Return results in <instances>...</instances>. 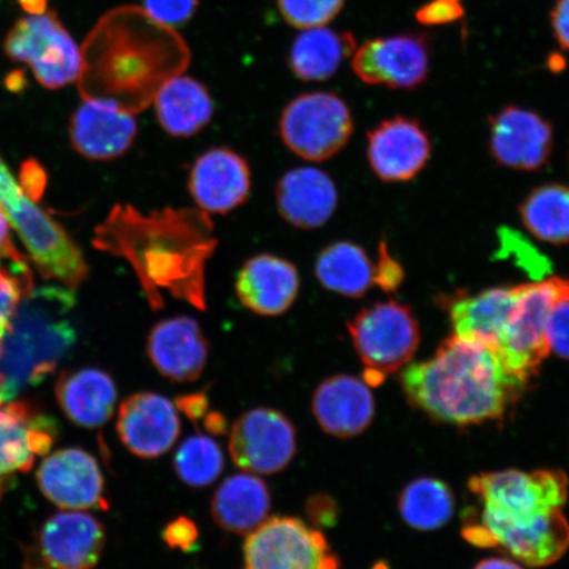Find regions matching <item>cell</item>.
<instances>
[{"mask_svg":"<svg viewBox=\"0 0 569 569\" xmlns=\"http://www.w3.org/2000/svg\"><path fill=\"white\" fill-rule=\"evenodd\" d=\"M49 569H52L51 567H49Z\"/></svg>","mask_w":569,"mask_h":569,"instance_id":"cell-54","label":"cell"},{"mask_svg":"<svg viewBox=\"0 0 569 569\" xmlns=\"http://www.w3.org/2000/svg\"><path fill=\"white\" fill-rule=\"evenodd\" d=\"M251 168L230 148H211L191 166L188 188L197 208L224 216L247 202L251 193Z\"/></svg>","mask_w":569,"mask_h":569,"instance_id":"cell-18","label":"cell"},{"mask_svg":"<svg viewBox=\"0 0 569 569\" xmlns=\"http://www.w3.org/2000/svg\"><path fill=\"white\" fill-rule=\"evenodd\" d=\"M379 253V266L375 268V283L379 284L387 293H393L403 281L402 267L400 262L391 258L386 241H381Z\"/></svg>","mask_w":569,"mask_h":569,"instance_id":"cell-43","label":"cell"},{"mask_svg":"<svg viewBox=\"0 0 569 569\" xmlns=\"http://www.w3.org/2000/svg\"><path fill=\"white\" fill-rule=\"evenodd\" d=\"M550 63H551V66H550L551 68L557 67V70H560L561 68L565 67L566 61L563 59H561L560 56H552L550 59Z\"/></svg>","mask_w":569,"mask_h":569,"instance_id":"cell-51","label":"cell"},{"mask_svg":"<svg viewBox=\"0 0 569 569\" xmlns=\"http://www.w3.org/2000/svg\"><path fill=\"white\" fill-rule=\"evenodd\" d=\"M356 40L351 32H338L326 27L310 28L298 34L289 53V67L302 81L329 80L352 59Z\"/></svg>","mask_w":569,"mask_h":569,"instance_id":"cell-31","label":"cell"},{"mask_svg":"<svg viewBox=\"0 0 569 569\" xmlns=\"http://www.w3.org/2000/svg\"><path fill=\"white\" fill-rule=\"evenodd\" d=\"M54 423L24 402L0 405V476L28 472L51 450Z\"/></svg>","mask_w":569,"mask_h":569,"instance_id":"cell-26","label":"cell"},{"mask_svg":"<svg viewBox=\"0 0 569 569\" xmlns=\"http://www.w3.org/2000/svg\"><path fill=\"white\" fill-rule=\"evenodd\" d=\"M489 149L501 167L537 172L551 160L552 124L536 111L503 107L490 118Z\"/></svg>","mask_w":569,"mask_h":569,"instance_id":"cell-15","label":"cell"},{"mask_svg":"<svg viewBox=\"0 0 569 569\" xmlns=\"http://www.w3.org/2000/svg\"><path fill=\"white\" fill-rule=\"evenodd\" d=\"M144 11L159 23L176 28L193 18L198 0H142Z\"/></svg>","mask_w":569,"mask_h":569,"instance_id":"cell-38","label":"cell"},{"mask_svg":"<svg viewBox=\"0 0 569 569\" xmlns=\"http://www.w3.org/2000/svg\"><path fill=\"white\" fill-rule=\"evenodd\" d=\"M468 488L478 498L479 513L495 519L521 521L563 509L569 480L558 469L523 472L518 469L488 472L469 479Z\"/></svg>","mask_w":569,"mask_h":569,"instance_id":"cell-9","label":"cell"},{"mask_svg":"<svg viewBox=\"0 0 569 569\" xmlns=\"http://www.w3.org/2000/svg\"><path fill=\"white\" fill-rule=\"evenodd\" d=\"M356 352L366 367L365 381L379 387L403 368L418 350L421 332L411 309L396 301L362 309L347 323Z\"/></svg>","mask_w":569,"mask_h":569,"instance_id":"cell-6","label":"cell"},{"mask_svg":"<svg viewBox=\"0 0 569 569\" xmlns=\"http://www.w3.org/2000/svg\"><path fill=\"white\" fill-rule=\"evenodd\" d=\"M31 277L12 272L9 268L0 267V345L9 332L11 320L18 306L27 293L32 290Z\"/></svg>","mask_w":569,"mask_h":569,"instance_id":"cell-37","label":"cell"},{"mask_svg":"<svg viewBox=\"0 0 569 569\" xmlns=\"http://www.w3.org/2000/svg\"><path fill=\"white\" fill-rule=\"evenodd\" d=\"M455 2H460V0H455Z\"/></svg>","mask_w":569,"mask_h":569,"instance_id":"cell-53","label":"cell"},{"mask_svg":"<svg viewBox=\"0 0 569 569\" xmlns=\"http://www.w3.org/2000/svg\"><path fill=\"white\" fill-rule=\"evenodd\" d=\"M24 76L23 73H20V71H17V73H12L9 77V80H7V84H9V88L13 90L16 87H20L21 80H23Z\"/></svg>","mask_w":569,"mask_h":569,"instance_id":"cell-50","label":"cell"},{"mask_svg":"<svg viewBox=\"0 0 569 569\" xmlns=\"http://www.w3.org/2000/svg\"><path fill=\"white\" fill-rule=\"evenodd\" d=\"M0 209L18 232L21 243L47 280L76 289L88 279L89 269L80 247L63 227L28 194L0 158Z\"/></svg>","mask_w":569,"mask_h":569,"instance_id":"cell-5","label":"cell"},{"mask_svg":"<svg viewBox=\"0 0 569 569\" xmlns=\"http://www.w3.org/2000/svg\"><path fill=\"white\" fill-rule=\"evenodd\" d=\"M429 39L403 33L365 42L352 56V69L368 84L389 89H416L430 69Z\"/></svg>","mask_w":569,"mask_h":569,"instance_id":"cell-14","label":"cell"},{"mask_svg":"<svg viewBox=\"0 0 569 569\" xmlns=\"http://www.w3.org/2000/svg\"><path fill=\"white\" fill-rule=\"evenodd\" d=\"M203 429L211 433V436H224L227 430H229V421H227L222 411L210 410L203 417Z\"/></svg>","mask_w":569,"mask_h":569,"instance_id":"cell-47","label":"cell"},{"mask_svg":"<svg viewBox=\"0 0 569 569\" xmlns=\"http://www.w3.org/2000/svg\"><path fill=\"white\" fill-rule=\"evenodd\" d=\"M104 545V526L82 510L54 515L40 533L42 559L52 569H94Z\"/></svg>","mask_w":569,"mask_h":569,"instance_id":"cell-21","label":"cell"},{"mask_svg":"<svg viewBox=\"0 0 569 569\" xmlns=\"http://www.w3.org/2000/svg\"><path fill=\"white\" fill-rule=\"evenodd\" d=\"M518 288H492L461 297L450 306L455 336L497 352L517 303Z\"/></svg>","mask_w":569,"mask_h":569,"instance_id":"cell-27","label":"cell"},{"mask_svg":"<svg viewBox=\"0 0 569 569\" xmlns=\"http://www.w3.org/2000/svg\"><path fill=\"white\" fill-rule=\"evenodd\" d=\"M346 0H277L288 24L300 30L326 27L343 10Z\"/></svg>","mask_w":569,"mask_h":569,"instance_id":"cell-36","label":"cell"},{"mask_svg":"<svg viewBox=\"0 0 569 569\" xmlns=\"http://www.w3.org/2000/svg\"><path fill=\"white\" fill-rule=\"evenodd\" d=\"M56 397L71 422L97 429L116 411L118 389L112 377L98 368H81L60 376Z\"/></svg>","mask_w":569,"mask_h":569,"instance_id":"cell-28","label":"cell"},{"mask_svg":"<svg viewBox=\"0 0 569 569\" xmlns=\"http://www.w3.org/2000/svg\"><path fill=\"white\" fill-rule=\"evenodd\" d=\"M546 339L550 351L569 360V300L555 306L546 326Z\"/></svg>","mask_w":569,"mask_h":569,"instance_id":"cell-39","label":"cell"},{"mask_svg":"<svg viewBox=\"0 0 569 569\" xmlns=\"http://www.w3.org/2000/svg\"><path fill=\"white\" fill-rule=\"evenodd\" d=\"M18 2L30 16H41L47 12L48 0H18Z\"/></svg>","mask_w":569,"mask_h":569,"instance_id":"cell-49","label":"cell"},{"mask_svg":"<svg viewBox=\"0 0 569 569\" xmlns=\"http://www.w3.org/2000/svg\"><path fill=\"white\" fill-rule=\"evenodd\" d=\"M316 276L323 288L348 298L365 297L375 284L371 259L351 241L327 246L318 256Z\"/></svg>","mask_w":569,"mask_h":569,"instance_id":"cell-32","label":"cell"},{"mask_svg":"<svg viewBox=\"0 0 569 569\" xmlns=\"http://www.w3.org/2000/svg\"><path fill=\"white\" fill-rule=\"evenodd\" d=\"M300 272L280 256L260 253L240 268L234 290L241 305L261 317L284 315L300 295Z\"/></svg>","mask_w":569,"mask_h":569,"instance_id":"cell-22","label":"cell"},{"mask_svg":"<svg viewBox=\"0 0 569 569\" xmlns=\"http://www.w3.org/2000/svg\"><path fill=\"white\" fill-rule=\"evenodd\" d=\"M243 569H339L340 559L319 529L277 516L248 533Z\"/></svg>","mask_w":569,"mask_h":569,"instance_id":"cell-12","label":"cell"},{"mask_svg":"<svg viewBox=\"0 0 569 569\" xmlns=\"http://www.w3.org/2000/svg\"><path fill=\"white\" fill-rule=\"evenodd\" d=\"M550 19L555 40L569 51V0H555Z\"/></svg>","mask_w":569,"mask_h":569,"instance_id":"cell-46","label":"cell"},{"mask_svg":"<svg viewBox=\"0 0 569 569\" xmlns=\"http://www.w3.org/2000/svg\"><path fill=\"white\" fill-rule=\"evenodd\" d=\"M398 510L410 528L432 531L443 528L450 521L455 497L445 481L419 478L402 489L398 497Z\"/></svg>","mask_w":569,"mask_h":569,"instance_id":"cell-34","label":"cell"},{"mask_svg":"<svg viewBox=\"0 0 569 569\" xmlns=\"http://www.w3.org/2000/svg\"><path fill=\"white\" fill-rule=\"evenodd\" d=\"M0 260L11 261L12 266L21 270V272L30 273L28 259L13 244L11 223L2 209H0Z\"/></svg>","mask_w":569,"mask_h":569,"instance_id":"cell-44","label":"cell"},{"mask_svg":"<svg viewBox=\"0 0 569 569\" xmlns=\"http://www.w3.org/2000/svg\"><path fill=\"white\" fill-rule=\"evenodd\" d=\"M4 52L30 66L36 80L48 89L68 87L81 74L80 48L53 10L19 19L7 34Z\"/></svg>","mask_w":569,"mask_h":569,"instance_id":"cell-11","label":"cell"},{"mask_svg":"<svg viewBox=\"0 0 569 569\" xmlns=\"http://www.w3.org/2000/svg\"><path fill=\"white\" fill-rule=\"evenodd\" d=\"M78 78L83 101L132 113L146 110L163 84L189 67L190 52L174 28L139 7H119L98 21L84 41Z\"/></svg>","mask_w":569,"mask_h":569,"instance_id":"cell-2","label":"cell"},{"mask_svg":"<svg viewBox=\"0 0 569 569\" xmlns=\"http://www.w3.org/2000/svg\"><path fill=\"white\" fill-rule=\"evenodd\" d=\"M0 2H2V0H0Z\"/></svg>","mask_w":569,"mask_h":569,"instance_id":"cell-55","label":"cell"},{"mask_svg":"<svg viewBox=\"0 0 569 569\" xmlns=\"http://www.w3.org/2000/svg\"><path fill=\"white\" fill-rule=\"evenodd\" d=\"M517 288L513 316L497 353L508 371L528 386L550 353L546 339L547 320L555 306L569 300V280L551 277L543 281L517 284Z\"/></svg>","mask_w":569,"mask_h":569,"instance_id":"cell-8","label":"cell"},{"mask_svg":"<svg viewBox=\"0 0 569 569\" xmlns=\"http://www.w3.org/2000/svg\"><path fill=\"white\" fill-rule=\"evenodd\" d=\"M117 431L128 451L141 459H158L176 445L181 419L174 403L154 391H139L120 405Z\"/></svg>","mask_w":569,"mask_h":569,"instance_id":"cell-17","label":"cell"},{"mask_svg":"<svg viewBox=\"0 0 569 569\" xmlns=\"http://www.w3.org/2000/svg\"><path fill=\"white\" fill-rule=\"evenodd\" d=\"M174 407L191 422H199L210 411V398L208 391L199 390L194 393L176 397Z\"/></svg>","mask_w":569,"mask_h":569,"instance_id":"cell-45","label":"cell"},{"mask_svg":"<svg viewBox=\"0 0 569 569\" xmlns=\"http://www.w3.org/2000/svg\"><path fill=\"white\" fill-rule=\"evenodd\" d=\"M305 515L312 528H333L339 519V505L330 495H312L306 500Z\"/></svg>","mask_w":569,"mask_h":569,"instance_id":"cell-42","label":"cell"},{"mask_svg":"<svg viewBox=\"0 0 569 569\" xmlns=\"http://www.w3.org/2000/svg\"><path fill=\"white\" fill-rule=\"evenodd\" d=\"M401 386L412 407L460 427L502 419L526 388L492 348L455 333L431 359L407 366Z\"/></svg>","mask_w":569,"mask_h":569,"instance_id":"cell-3","label":"cell"},{"mask_svg":"<svg viewBox=\"0 0 569 569\" xmlns=\"http://www.w3.org/2000/svg\"><path fill=\"white\" fill-rule=\"evenodd\" d=\"M74 306V289L61 283L32 289L21 298L0 345L3 401L53 372L73 348L77 333L68 317Z\"/></svg>","mask_w":569,"mask_h":569,"instance_id":"cell-4","label":"cell"},{"mask_svg":"<svg viewBox=\"0 0 569 569\" xmlns=\"http://www.w3.org/2000/svg\"><path fill=\"white\" fill-rule=\"evenodd\" d=\"M162 540L169 549L190 552L199 540L198 526L187 516L177 517L162 530Z\"/></svg>","mask_w":569,"mask_h":569,"instance_id":"cell-41","label":"cell"},{"mask_svg":"<svg viewBox=\"0 0 569 569\" xmlns=\"http://www.w3.org/2000/svg\"><path fill=\"white\" fill-rule=\"evenodd\" d=\"M229 451L234 465L244 472L280 473L296 457V427L280 410H248L231 427Z\"/></svg>","mask_w":569,"mask_h":569,"instance_id":"cell-13","label":"cell"},{"mask_svg":"<svg viewBox=\"0 0 569 569\" xmlns=\"http://www.w3.org/2000/svg\"><path fill=\"white\" fill-rule=\"evenodd\" d=\"M147 355L169 381L194 382L208 366L209 340L194 318L162 319L148 333Z\"/></svg>","mask_w":569,"mask_h":569,"instance_id":"cell-19","label":"cell"},{"mask_svg":"<svg viewBox=\"0 0 569 569\" xmlns=\"http://www.w3.org/2000/svg\"><path fill=\"white\" fill-rule=\"evenodd\" d=\"M462 17L465 7L455 0H430L416 12L419 23L426 27L452 24Z\"/></svg>","mask_w":569,"mask_h":569,"instance_id":"cell-40","label":"cell"},{"mask_svg":"<svg viewBox=\"0 0 569 569\" xmlns=\"http://www.w3.org/2000/svg\"><path fill=\"white\" fill-rule=\"evenodd\" d=\"M473 569H523L518 561L505 558H489L480 561Z\"/></svg>","mask_w":569,"mask_h":569,"instance_id":"cell-48","label":"cell"},{"mask_svg":"<svg viewBox=\"0 0 569 569\" xmlns=\"http://www.w3.org/2000/svg\"><path fill=\"white\" fill-rule=\"evenodd\" d=\"M519 216L532 237L545 243H569V187L546 183L533 189L519 204Z\"/></svg>","mask_w":569,"mask_h":569,"instance_id":"cell-33","label":"cell"},{"mask_svg":"<svg viewBox=\"0 0 569 569\" xmlns=\"http://www.w3.org/2000/svg\"><path fill=\"white\" fill-rule=\"evenodd\" d=\"M153 103L162 130L173 138L194 137L209 126L216 110L204 84L182 74L163 84Z\"/></svg>","mask_w":569,"mask_h":569,"instance_id":"cell-30","label":"cell"},{"mask_svg":"<svg viewBox=\"0 0 569 569\" xmlns=\"http://www.w3.org/2000/svg\"><path fill=\"white\" fill-rule=\"evenodd\" d=\"M311 409L320 429L329 436L348 439L371 426L376 405L366 381L351 375H336L319 383Z\"/></svg>","mask_w":569,"mask_h":569,"instance_id":"cell-23","label":"cell"},{"mask_svg":"<svg viewBox=\"0 0 569 569\" xmlns=\"http://www.w3.org/2000/svg\"><path fill=\"white\" fill-rule=\"evenodd\" d=\"M92 246L131 266L153 311L163 309L166 296L208 309L206 267L218 247L209 213L198 208L142 213L116 204L97 227Z\"/></svg>","mask_w":569,"mask_h":569,"instance_id":"cell-1","label":"cell"},{"mask_svg":"<svg viewBox=\"0 0 569 569\" xmlns=\"http://www.w3.org/2000/svg\"><path fill=\"white\" fill-rule=\"evenodd\" d=\"M462 537L479 549H496L518 563L540 568L558 561L569 549V522L563 510L521 521H507L469 510Z\"/></svg>","mask_w":569,"mask_h":569,"instance_id":"cell-7","label":"cell"},{"mask_svg":"<svg viewBox=\"0 0 569 569\" xmlns=\"http://www.w3.org/2000/svg\"><path fill=\"white\" fill-rule=\"evenodd\" d=\"M430 156L429 133L415 119H389L368 133L369 166L382 181L412 180L429 162Z\"/></svg>","mask_w":569,"mask_h":569,"instance_id":"cell-20","label":"cell"},{"mask_svg":"<svg viewBox=\"0 0 569 569\" xmlns=\"http://www.w3.org/2000/svg\"><path fill=\"white\" fill-rule=\"evenodd\" d=\"M280 216L301 230H316L332 218L338 208V189L323 170L302 167L284 173L276 187Z\"/></svg>","mask_w":569,"mask_h":569,"instance_id":"cell-25","label":"cell"},{"mask_svg":"<svg viewBox=\"0 0 569 569\" xmlns=\"http://www.w3.org/2000/svg\"><path fill=\"white\" fill-rule=\"evenodd\" d=\"M173 466L178 479L188 487L206 488L223 472V451L216 440L198 433L178 448Z\"/></svg>","mask_w":569,"mask_h":569,"instance_id":"cell-35","label":"cell"},{"mask_svg":"<svg viewBox=\"0 0 569 569\" xmlns=\"http://www.w3.org/2000/svg\"><path fill=\"white\" fill-rule=\"evenodd\" d=\"M279 132L291 152L308 161L330 160L353 132L350 107L332 92H308L284 107Z\"/></svg>","mask_w":569,"mask_h":569,"instance_id":"cell-10","label":"cell"},{"mask_svg":"<svg viewBox=\"0 0 569 569\" xmlns=\"http://www.w3.org/2000/svg\"><path fill=\"white\" fill-rule=\"evenodd\" d=\"M41 492L66 510H109L101 468L81 448H66L42 461L38 472Z\"/></svg>","mask_w":569,"mask_h":569,"instance_id":"cell-16","label":"cell"},{"mask_svg":"<svg viewBox=\"0 0 569 569\" xmlns=\"http://www.w3.org/2000/svg\"><path fill=\"white\" fill-rule=\"evenodd\" d=\"M3 403V397H2V377H0V405Z\"/></svg>","mask_w":569,"mask_h":569,"instance_id":"cell-52","label":"cell"},{"mask_svg":"<svg viewBox=\"0 0 569 569\" xmlns=\"http://www.w3.org/2000/svg\"><path fill=\"white\" fill-rule=\"evenodd\" d=\"M272 508V496L264 482L253 473H237L227 478L211 500L213 521L229 532L244 536L266 521Z\"/></svg>","mask_w":569,"mask_h":569,"instance_id":"cell-29","label":"cell"},{"mask_svg":"<svg viewBox=\"0 0 569 569\" xmlns=\"http://www.w3.org/2000/svg\"><path fill=\"white\" fill-rule=\"evenodd\" d=\"M139 133L132 113L96 101H83L70 122V140L78 153L96 161L122 158Z\"/></svg>","mask_w":569,"mask_h":569,"instance_id":"cell-24","label":"cell"}]
</instances>
